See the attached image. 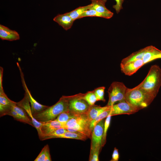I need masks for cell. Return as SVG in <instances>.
<instances>
[{
    "label": "cell",
    "instance_id": "1",
    "mask_svg": "<svg viewBox=\"0 0 161 161\" xmlns=\"http://www.w3.org/2000/svg\"><path fill=\"white\" fill-rule=\"evenodd\" d=\"M139 86L154 98L161 86V69L157 65L152 66L144 79Z\"/></svg>",
    "mask_w": 161,
    "mask_h": 161
},
{
    "label": "cell",
    "instance_id": "2",
    "mask_svg": "<svg viewBox=\"0 0 161 161\" xmlns=\"http://www.w3.org/2000/svg\"><path fill=\"white\" fill-rule=\"evenodd\" d=\"M69 96H62L54 105L48 106L34 117L38 121L45 122L54 120L61 113L68 111Z\"/></svg>",
    "mask_w": 161,
    "mask_h": 161
},
{
    "label": "cell",
    "instance_id": "3",
    "mask_svg": "<svg viewBox=\"0 0 161 161\" xmlns=\"http://www.w3.org/2000/svg\"><path fill=\"white\" fill-rule=\"evenodd\" d=\"M154 99L139 85L132 89L128 88L125 97L126 102L140 110L148 106Z\"/></svg>",
    "mask_w": 161,
    "mask_h": 161
},
{
    "label": "cell",
    "instance_id": "4",
    "mask_svg": "<svg viewBox=\"0 0 161 161\" xmlns=\"http://www.w3.org/2000/svg\"><path fill=\"white\" fill-rule=\"evenodd\" d=\"M90 122L86 114L76 115L65 125L64 128L71 132H78L91 138L92 130L90 127Z\"/></svg>",
    "mask_w": 161,
    "mask_h": 161
},
{
    "label": "cell",
    "instance_id": "5",
    "mask_svg": "<svg viewBox=\"0 0 161 161\" xmlns=\"http://www.w3.org/2000/svg\"><path fill=\"white\" fill-rule=\"evenodd\" d=\"M128 88L122 82L115 81L112 83L108 89L109 100L106 105L112 106L117 101L125 100Z\"/></svg>",
    "mask_w": 161,
    "mask_h": 161
},
{
    "label": "cell",
    "instance_id": "6",
    "mask_svg": "<svg viewBox=\"0 0 161 161\" xmlns=\"http://www.w3.org/2000/svg\"><path fill=\"white\" fill-rule=\"evenodd\" d=\"M83 94L79 93L69 96L68 110L75 115L86 114L90 106L81 97Z\"/></svg>",
    "mask_w": 161,
    "mask_h": 161
},
{
    "label": "cell",
    "instance_id": "7",
    "mask_svg": "<svg viewBox=\"0 0 161 161\" xmlns=\"http://www.w3.org/2000/svg\"><path fill=\"white\" fill-rule=\"evenodd\" d=\"M105 121L103 119L98 123L92 129L91 137V150L98 149L100 151L102 147V140Z\"/></svg>",
    "mask_w": 161,
    "mask_h": 161
},
{
    "label": "cell",
    "instance_id": "8",
    "mask_svg": "<svg viewBox=\"0 0 161 161\" xmlns=\"http://www.w3.org/2000/svg\"><path fill=\"white\" fill-rule=\"evenodd\" d=\"M140 110L124 100L111 106L110 114L111 116L123 114L130 115Z\"/></svg>",
    "mask_w": 161,
    "mask_h": 161
},
{
    "label": "cell",
    "instance_id": "9",
    "mask_svg": "<svg viewBox=\"0 0 161 161\" xmlns=\"http://www.w3.org/2000/svg\"><path fill=\"white\" fill-rule=\"evenodd\" d=\"M16 103L18 106L23 108L26 112L28 116L31 120L34 127L36 129L39 138L41 140L42 137L41 128L42 123V122L38 121L33 117L32 114L29 99L27 95L25 92L23 99Z\"/></svg>",
    "mask_w": 161,
    "mask_h": 161
},
{
    "label": "cell",
    "instance_id": "10",
    "mask_svg": "<svg viewBox=\"0 0 161 161\" xmlns=\"http://www.w3.org/2000/svg\"><path fill=\"white\" fill-rule=\"evenodd\" d=\"M21 75L23 86L25 92L27 95L31 106L32 114L34 117V115L40 113L49 106L41 104L34 98L25 83L23 75Z\"/></svg>",
    "mask_w": 161,
    "mask_h": 161
},
{
    "label": "cell",
    "instance_id": "11",
    "mask_svg": "<svg viewBox=\"0 0 161 161\" xmlns=\"http://www.w3.org/2000/svg\"><path fill=\"white\" fill-rule=\"evenodd\" d=\"M16 102L10 100L4 90H0V116L7 115Z\"/></svg>",
    "mask_w": 161,
    "mask_h": 161
},
{
    "label": "cell",
    "instance_id": "12",
    "mask_svg": "<svg viewBox=\"0 0 161 161\" xmlns=\"http://www.w3.org/2000/svg\"><path fill=\"white\" fill-rule=\"evenodd\" d=\"M144 64L142 59L128 62L123 65H120L121 71L126 75L131 76L142 66Z\"/></svg>",
    "mask_w": 161,
    "mask_h": 161
},
{
    "label": "cell",
    "instance_id": "13",
    "mask_svg": "<svg viewBox=\"0 0 161 161\" xmlns=\"http://www.w3.org/2000/svg\"><path fill=\"white\" fill-rule=\"evenodd\" d=\"M42 123V124L41 131L42 137L41 140L42 141L44 137L47 135L57 129L61 128H64L63 124L55 119Z\"/></svg>",
    "mask_w": 161,
    "mask_h": 161
},
{
    "label": "cell",
    "instance_id": "14",
    "mask_svg": "<svg viewBox=\"0 0 161 161\" xmlns=\"http://www.w3.org/2000/svg\"><path fill=\"white\" fill-rule=\"evenodd\" d=\"M0 38L3 40L13 41L19 40L20 36L16 31L12 30L2 25H0Z\"/></svg>",
    "mask_w": 161,
    "mask_h": 161
},
{
    "label": "cell",
    "instance_id": "15",
    "mask_svg": "<svg viewBox=\"0 0 161 161\" xmlns=\"http://www.w3.org/2000/svg\"><path fill=\"white\" fill-rule=\"evenodd\" d=\"M53 20L66 30L71 28L74 21L67 13L58 14L54 18Z\"/></svg>",
    "mask_w": 161,
    "mask_h": 161
},
{
    "label": "cell",
    "instance_id": "16",
    "mask_svg": "<svg viewBox=\"0 0 161 161\" xmlns=\"http://www.w3.org/2000/svg\"><path fill=\"white\" fill-rule=\"evenodd\" d=\"M110 106L106 105L105 106L101 107L95 104L90 106L86 114L88 120L90 122L100 113L109 109Z\"/></svg>",
    "mask_w": 161,
    "mask_h": 161
},
{
    "label": "cell",
    "instance_id": "17",
    "mask_svg": "<svg viewBox=\"0 0 161 161\" xmlns=\"http://www.w3.org/2000/svg\"><path fill=\"white\" fill-rule=\"evenodd\" d=\"M161 53V50L153 46H149L142 58L144 64L157 59L158 55Z\"/></svg>",
    "mask_w": 161,
    "mask_h": 161
},
{
    "label": "cell",
    "instance_id": "18",
    "mask_svg": "<svg viewBox=\"0 0 161 161\" xmlns=\"http://www.w3.org/2000/svg\"><path fill=\"white\" fill-rule=\"evenodd\" d=\"M149 46L141 49L138 51L134 52L122 60L120 65H123L128 62L139 59H142L146 52L149 48Z\"/></svg>",
    "mask_w": 161,
    "mask_h": 161
},
{
    "label": "cell",
    "instance_id": "19",
    "mask_svg": "<svg viewBox=\"0 0 161 161\" xmlns=\"http://www.w3.org/2000/svg\"><path fill=\"white\" fill-rule=\"evenodd\" d=\"M114 15L111 11L109 12H99L92 9H89L85 12L81 16L80 18L86 17H97L106 19L111 18Z\"/></svg>",
    "mask_w": 161,
    "mask_h": 161
},
{
    "label": "cell",
    "instance_id": "20",
    "mask_svg": "<svg viewBox=\"0 0 161 161\" xmlns=\"http://www.w3.org/2000/svg\"><path fill=\"white\" fill-rule=\"evenodd\" d=\"M12 109L16 112L21 117L23 123H26L34 127L32 121L28 116L25 111L23 108L19 106L16 102L13 106Z\"/></svg>",
    "mask_w": 161,
    "mask_h": 161
},
{
    "label": "cell",
    "instance_id": "21",
    "mask_svg": "<svg viewBox=\"0 0 161 161\" xmlns=\"http://www.w3.org/2000/svg\"><path fill=\"white\" fill-rule=\"evenodd\" d=\"M55 138L72 139L85 141L88 138L80 132H71L67 130L64 133L55 137Z\"/></svg>",
    "mask_w": 161,
    "mask_h": 161
},
{
    "label": "cell",
    "instance_id": "22",
    "mask_svg": "<svg viewBox=\"0 0 161 161\" xmlns=\"http://www.w3.org/2000/svg\"><path fill=\"white\" fill-rule=\"evenodd\" d=\"M92 6L91 4L86 6L80 7L67 13L75 21L77 19H80L81 15L87 10L90 9Z\"/></svg>",
    "mask_w": 161,
    "mask_h": 161
},
{
    "label": "cell",
    "instance_id": "23",
    "mask_svg": "<svg viewBox=\"0 0 161 161\" xmlns=\"http://www.w3.org/2000/svg\"><path fill=\"white\" fill-rule=\"evenodd\" d=\"M34 161H51L52 159L50 153L49 145L44 146Z\"/></svg>",
    "mask_w": 161,
    "mask_h": 161
},
{
    "label": "cell",
    "instance_id": "24",
    "mask_svg": "<svg viewBox=\"0 0 161 161\" xmlns=\"http://www.w3.org/2000/svg\"><path fill=\"white\" fill-rule=\"evenodd\" d=\"M92 9L99 12H109L111 11L106 7L105 4L101 0H91Z\"/></svg>",
    "mask_w": 161,
    "mask_h": 161
},
{
    "label": "cell",
    "instance_id": "25",
    "mask_svg": "<svg viewBox=\"0 0 161 161\" xmlns=\"http://www.w3.org/2000/svg\"><path fill=\"white\" fill-rule=\"evenodd\" d=\"M111 106L109 109L103 111L95 119L91 121L90 123V127L92 131L96 125L107 117L111 112Z\"/></svg>",
    "mask_w": 161,
    "mask_h": 161
},
{
    "label": "cell",
    "instance_id": "26",
    "mask_svg": "<svg viewBox=\"0 0 161 161\" xmlns=\"http://www.w3.org/2000/svg\"><path fill=\"white\" fill-rule=\"evenodd\" d=\"M75 116L68 110L61 113L55 120L63 124L64 128L65 124Z\"/></svg>",
    "mask_w": 161,
    "mask_h": 161
},
{
    "label": "cell",
    "instance_id": "27",
    "mask_svg": "<svg viewBox=\"0 0 161 161\" xmlns=\"http://www.w3.org/2000/svg\"><path fill=\"white\" fill-rule=\"evenodd\" d=\"M81 97L90 106L95 105L97 101L94 90L89 91L85 94H83Z\"/></svg>",
    "mask_w": 161,
    "mask_h": 161
},
{
    "label": "cell",
    "instance_id": "28",
    "mask_svg": "<svg viewBox=\"0 0 161 161\" xmlns=\"http://www.w3.org/2000/svg\"><path fill=\"white\" fill-rule=\"evenodd\" d=\"M111 116L110 114L106 117L105 121L104 124V128L103 133L102 140V147L105 144L106 141L107 133L108 129L111 120Z\"/></svg>",
    "mask_w": 161,
    "mask_h": 161
},
{
    "label": "cell",
    "instance_id": "29",
    "mask_svg": "<svg viewBox=\"0 0 161 161\" xmlns=\"http://www.w3.org/2000/svg\"><path fill=\"white\" fill-rule=\"evenodd\" d=\"M67 130L64 128H61L56 129L46 135L43 138L42 141L48 139L54 138L55 137L65 133Z\"/></svg>",
    "mask_w": 161,
    "mask_h": 161
},
{
    "label": "cell",
    "instance_id": "30",
    "mask_svg": "<svg viewBox=\"0 0 161 161\" xmlns=\"http://www.w3.org/2000/svg\"><path fill=\"white\" fill-rule=\"evenodd\" d=\"M105 89V87L101 86L97 87L93 90L97 101H102L104 102H105L106 100L104 96Z\"/></svg>",
    "mask_w": 161,
    "mask_h": 161
},
{
    "label": "cell",
    "instance_id": "31",
    "mask_svg": "<svg viewBox=\"0 0 161 161\" xmlns=\"http://www.w3.org/2000/svg\"><path fill=\"white\" fill-rule=\"evenodd\" d=\"M100 150L98 149L90 150L89 161H99L98 156Z\"/></svg>",
    "mask_w": 161,
    "mask_h": 161
},
{
    "label": "cell",
    "instance_id": "32",
    "mask_svg": "<svg viewBox=\"0 0 161 161\" xmlns=\"http://www.w3.org/2000/svg\"><path fill=\"white\" fill-rule=\"evenodd\" d=\"M105 3L107 0H101ZM116 2V4L113 6V8L116 10L117 13H119L120 10L123 9L122 4L124 0H114Z\"/></svg>",
    "mask_w": 161,
    "mask_h": 161
},
{
    "label": "cell",
    "instance_id": "33",
    "mask_svg": "<svg viewBox=\"0 0 161 161\" xmlns=\"http://www.w3.org/2000/svg\"><path fill=\"white\" fill-rule=\"evenodd\" d=\"M7 115L12 117L15 120L23 123V120L21 117L17 112L13 109H12L7 113Z\"/></svg>",
    "mask_w": 161,
    "mask_h": 161
},
{
    "label": "cell",
    "instance_id": "34",
    "mask_svg": "<svg viewBox=\"0 0 161 161\" xmlns=\"http://www.w3.org/2000/svg\"><path fill=\"white\" fill-rule=\"evenodd\" d=\"M119 155L118 149L115 147L112 156V158L111 161H118L119 159Z\"/></svg>",
    "mask_w": 161,
    "mask_h": 161
},
{
    "label": "cell",
    "instance_id": "35",
    "mask_svg": "<svg viewBox=\"0 0 161 161\" xmlns=\"http://www.w3.org/2000/svg\"><path fill=\"white\" fill-rule=\"evenodd\" d=\"M3 69L2 67H0V90H4L2 86V77Z\"/></svg>",
    "mask_w": 161,
    "mask_h": 161
},
{
    "label": "cell",
    "instance_id": "36",
    "mask_svg": "<svg viewBox=\"0 0 161 161\" xmlns=\"http://www.w3.org/2000/svg\"><path fill=\"white\" fill-rule=\"evenodd\" d=\"M161 58V53L158 55L157 57V59Z\"/></svg>",
    "mask_w": 161,
    "mask_h": 161
}]
</instances>
